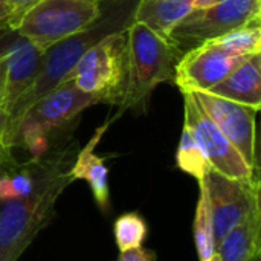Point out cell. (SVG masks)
<instances>
[{
  "mask_svg": "<svg viewBox=\"0 0 261 261\" xmlns=\"http://www.w3.org/2000/svg\"><path fill=\"white\" fill-rule=\"evenodd\" d=\"M75 145L46 151L32 190L20 199L0 203V261H17L38 232L50 222L55 205L72 184Z\"/></svg>",
  "mask_w": 261,
  "mask_h": 261,
  "instance_id": "6da1fadb",
  "label": "cell"
},
{
  "mask_svg": "<svg viewBox=\"0 0 261 261\" xmlns=\"http://www.w3.org/2000/svg\"><path fill=\"white\" fill-rule=\"evenodd\" d=\"M138 2L139 0H101V14L89 28L52 44L43 52L35 81L5 116V138L11 148H14L12 142L17 124L26 109L54 90L70 73L83 54L96 41L109 34L125 31L133 23Z\"/></svg>",
  "mask_w": 261,
  "mask_h": 261,
  "instance_id": "7a4b0ae2",
  "label": "cell"
},
{
  "mask_svg": "<svg viewBox=\"0 0 261 261\" xmlns=\"http://www.w3.org/2000/svg\"><path fill=\"white\" fill-rule=\"evenodd\" d=\"M125 81L119 107L122 112H141L159 84L174 83L176 69L184 54L171 41L138 21L125 29Z\"/></svg>",
  "mask_w": 261,
  "mask_h": 261,
  "instance_id": "3957f363",
  "label": "cell"
},
{
  "mask_svg": "<svg viewBox=\"0 0 261 261\" xmlns=\"http://www.w3.org/2000/svg\"><path fill=\"white\" fill-rule=\"evenodd\" d=\"M99 102L101 101L95 95L78 89L73 80H63L54 90L26 109L15 128L14 148L23 147L32 158L44 154L52 132L64 127L84 109Z\"/></svg>",
  "mask_w": 261,
  "mask_h": 261,
  "instance_id": "277c9868",
  "label": "cell"
},
{
  "mask_svg": "<svg viewBox=\"0 0 261 261\" xmlns=\"http://www.w3.org/2000/svg\"><path fill=\"white\" fill-rule=\"evenodd\" d=\"M127 38L125 31L113 32L89 47L66 78L101 102H121L125 81ZM64 78V80H66Z\"/></svg>",
  "mask_w": 261,
  "mask_h": 261,
  "instance_id": "5b68a950",
  "label": "cell"
},
{
  "mask_svg": "<svg viewBox=\"0 0 261 261\" xmlns=\"http://www.w3.org/2000/svg\"><path fill=\"white\" fill-rule=\"evenodd\" d=\"M99 14V0H40L15 31L44 52L52 44L89 28Z\"/></svg>",
  "mask_w": 261,
  "mask_h": 261,
  "instance_id": "8992f818",
  "label": "cell"
},
{
  "mask_svg": "<svg viewBox=\"0 0 261 261\" xmlns=\"http://www.w3.org/2000/svg\"><path fill=\"white\" fill-rule=\"evenodd\" d=\"M257 20H261V0H219L210 8H193L173 29L170 41L184 54Z\"/></svg>",
  "mask_w": 261,
  "mask_h": 261,
  "instance_id": "52a82bcc",
  "label": "cell"
},
{
  "mask_svg": "<svg viewBox=\"0 0 261 261\" xmlns=\"http://www.w3.org/2000/svg\"><path fill=\"white\" fill-rule=\"evenodd\" d=\"M200 182L205 185L210 197L216 246H219L237 223L260 206V182L257 176L251 179H232L213 168L208 170Z\"/></svg>",
  "mask_w": 261,
  "mask_h": 261,
  "instance_id": "ba28073f",
  "label": "cell"
},
{
  "mask_svg": "<svg viewBox=\"0 0 261 261\" xmlns=\"http://www.w3.org/2000/svg\"><path fill=\"white\" fill-rule=\"evenodd\" d=\"M184 95V125L188 127L203 151L210 167L223 176L232 179L255 177L252 170L239 150L220 132L216 122L206 115L193 92H182Z\"/></svg>",
  "mask_w": 261,
  "mask_h": 261,
  "instance_id": "9c48e42d",
  "label": "cell"
},
{
  "mask_svg": "<svg viewBox=\"0 0 261 261\" xmlns=\"http://www.w3.org/2000/svg\"><path fill=\"white\" fill-rule=\"evenodd\" d=\"M246 58L228 50L216 40H208L184 52L174 84L180 92H208Z\"/></svg>",
  "mask_w": 261,
  "mask_h": 261,
  "instance_id": "30bf717a",
  "label": "cell"
},
{
  "mask_svg": "<svg viewBox=\"0 0 261 261\" xmlns=\"http://www.w3.org/2000/svg\"><path fill=\"white\" fill-rule=\"evenodd\" d=\"M193 95L220 132L239 150L246 164L257 170L255 116L258 110L210 92H193Z\"/></svg>",
  "mask_w": 261,
  "mask_h": 261,
  "instance_id": "8fae6325",
  "label": "cell"
},
{
  "mask_svg": "<svg viewBox=\"0 0 261 261\" xmlns=\"http://www.w3.org/2000/svg\"><path fill=\"white\" fill-rule=\"evenodd\" d=\"M41 55L43 52L15 29L6 28L0 31V58L5 60L8 70L3 106L5 116L35 81L41 64Z\"/></svg>",
  "mask_w": 261,
  "mask_h": 261,
  "instance_id": "7c38bea8",
  "label": "cell"
},
{
  "mask_svg": "<svg viewBox=\"0 0 261 261\" xmlns=\"http://www.w3.org/2000/svg\"><path fill=\"white\" fill-rule=\"evenodd\" d=\"M229 101L249 106L255 110L261 107V52L248 57L226 78L208 90Z\"/></svg>",
  "mask_w": 261,
  "mask_h": 261,
  "instance_id": "4fadbf2b",
  "label": "cell"
},
{
  "mask_svg": "<svg viewBox=\"0 0 261 261\" xmlns=\"http://www.w3.org/2000/svg\"><path fill=\"white\" fill-rule=\"evenodd\" d=\"M104 128H99L95 136L83 147L70 167V179L75 180H86L92 190L93 199L101 208V211L107 213L110 208V190H109V170L106 162L101 156L95 153V147L102 135Z\"/></svg>",
  "mask_w": 261,
  "mask_h": 261,
  "instance_id": "5bb4252c",
  "label": "cell"
},
{
  "mask_svg": "<svg viewBox=\"0 0 261 261\" xmlns=\"http://www.w3.org/2000/svg\"><path fill=\"white\" fill-rule=\"evenodd\" d=\"M261 206L237 223L217 246L222 261H255L260 257Z\"/></svg>",
  "mask_w": 261,
  "mask_h": 261,
  "instance_id": "9a60e30c",
  "label": "cell"
},
{
  "mask_svg": "<svg viewBox=\"0 0 261 261\" xmlns=\"http://www.w3.org/2000/svg\"><path fill=\"white\" fill-rule=\"evenodd\" d=\"M193 0H139L133 21L142 23L156 35L170 41L173 29L191 12Z\"/></svg>",
  "mask_w": 261,
  "mask_h": 261,
  "instance_id": "2e32d148",
  "label": "cell"
},
{
  "mask_svg": "<svg viewBox=\"0 0 261 261\" xmlns=\"http://www.w3.org/2000/svg\"><path fill=\"white\" fill-rule=\"evenodd\" d=\"M193 231H194V243H196L199 260H208L217 252V246L214 237V220H213L210 197L205 190V185L200 180H199V200L196 206Z\"/></svg>",
  "mask_w": 261,
  "mask_h": 261,
  "instance_id": "e0dca14e",
  "label": "cell"
},
{
  "mask_svg": "<svg viewBox=\"0 0 261 261\" xmlns=\"http://www.w3.org/2000/svg\"><path fill=\"white\" fill-rule=\"evenodd\" d=\"M213 40H216L228 50L242 57H251L254 54H258L261 52V20L248 23Z\"/></svg>",
  "mask_w": 261,
  "mask_h": 261,
  "instance_id": "ac0fdd59",
  "label": "cell"
},
{
  "mask_svg": "<svg viewBox=\"0 0 261 261\" xmlns=\"http://www.w3.org/2000/svg\"><path fill=\"white\" fill-rule=\"evenodd\" d=\"M176 162L182 171H185L187 174L193 176L197 180L203 179V176L211 168L203 151L200 150L199 144L196 142L191 130L185 125L182 130V138H180L179 150L176 154Z\"/></svg>",
  "mask_w": 261,
  "mask_h": 261,
  "instance_id": "d6986e66",
  "label": "cell"
},
{
  "mask_svg": "<svg viewBox=\"0 0 261 261\" xmlns=\"http://www.w3.org/2000/svg\"><path fill=\"white\" fill-rule=\"evenodd\" d=\"M113 234L119 252H128L142 248L147 237V223L136 213H127L116 219Z\"/></svg>",
  "mask_w": 261,
  "mask_h": 261,
  "instance_id": "ffe728a7",
  "label": "cell"
},
{
  "mask_svg": "<svg viewBox=\"0 0 261 261\" xmlns=\"http://www.w3.org/2000/svg\"><path fill=\"white\" fill-rule=\"evenodd\" d=\"M40 0H5V3L8 5L11 14H9V28L11 29H17V26L20 24L21 18L38 3Z\"/></svg>",
  "mask_w": 261,
  "mask_h": 261,
  "instance_id": "44dd1931",
  "label": "cell"
},
{
  "mask_svg": "<svg viewBox=\"0 0 261 261\" xmlns=\"http://www.w3.org/2000/svg\"><path fill=\"white\" fill-rule=\"evenodd\" d=\"M12 161V148L5 138V113L0 112V170Z\"/></svg>",
  "mask_w": 261,
  "mask_h": 261,
  "instance_id": "7402d4cb",
  "label": "cell"
},
{
  "mask_svg": "<svg viewBox=\"0 0 261 261\" xmlns=\"http://www.w3.org/2000/svg\"><path fill=\"white\" fill-rule=\"evenodd\" d=\"M118 261H156V255L151 251L139 248V249H135V251L122 252L119 255Z\"/></svg>",
  "mask_w": 261,
  "mask_h": 261,
  "instance_id": "603a6c76",
  "label": "cell"
},
{
  "mask_svg": "<svg viewBox=\"0 0 261 261\" xmlns=\"http://www.w3.org/2000/svg\"><path fill=\"white\" fill-rule=\"evenodd\" d=\"M6 63L3 58H0V112H3L5 106V93H6Z\"/></svg>",
  "mask_w": 261,
  "mask_h": 261,
  "instance_id": "cb8c5ba5",
  "label": "cell"
},
{
  "mask_svg": "<svg viewBox=\"0 0 261 261\" xmlns=\"http://www.w3.org/2000/svg\"><path fill=\"white\" fill-rule=\"evenodd\" d=\"M9 8L5 3V0H0V31L9 28Z\"/></svg>",
  "mask_w": 261,
  "mask_h": 261,
  "instance_id": "d4e9b609",
  "label": "cell"
},
{
  "mask_svg": "<svg viewBox=\"0 0 261 261\" xmlns=\"http://www.w3.org/2000/svg\"><path fill=\"white\" fill-rule=\"evenodd\" d=\"M219 0H193L194 8H210L213 5H216Z\"/></svg>",
  "mask_w": 261,
  "mask_h": 261,
  "instance_id": "484cf974",
  "label": "cell"
},
{
  "mask_svg": "<svg viewBox=\"0 0 261 261\" xmlns=\"http://www.w3.org/2000/svg\"><path fill=\"white\" fill-rule=\"evenodd\" d=\"M205 261H222V260H220V257H219V254L216 252V254H214L213 257H210L208 260H205Z\"/></svg>",
  "mask_w": 261,
  "mask_h": 261,
  "instance_id": "4316f807",
  "label": "cell"
}]
</instances>
